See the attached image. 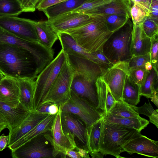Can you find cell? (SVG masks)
<instances>
[{
  "label": "cell",
  "instance_id": "6da1fadb",
  "mask_svg": "<svg viewBox=\"0 0 158 158\" xmlns=\"http://www.w3.org/2000/svg\"><path fill=\"white\" fill-rule=\"evenodd\" d=\"M0 71L5 77L17 80L35 79L37 74L35 58L28 50L6 43H0Z\"/></svg>",
  "mask_w": 158,
  "mask_h": 158
},
{
  "label": "cell",
  "instance_id": "7a4b0ae2",
  "mask_svg": "<svg viewBox=\"0 0 158 158\" xmlns=\"http://www.w3.org/2000/svg\"><path fill=\"white\" fill-rule=\"evenodd\" d=\"M95 16L89 23L64 32L89 53L102 51L104 44L113 33L108 29L103 15Z\"/></svg>",
  "mask_w": 158,
  "mask_h": 158
},
{
  "label": "cell",
  "instance_id": "3957f363",
  "mask_svg": "<svg viewBox=\"0 0 158 158\" xmlns=\"http://www.w3.org/2000/svg\"><path fill=\"white\" fill-rule=\"evenodd\" d=\"M99 152L104 155H110L117 158L123 147L128 142L141 134L136 129L109 123L102 118Z\"/></svg>",
  "mask_w": 158,
  "mask_h": 158
},
{
  "label": "cell",
  "instance_id": "277c9868",
  "mask_svg": "<svg viewBox=\"0 0 158 158\" xmlns=\"http://www.w3.org/2000/svg\"><path fill=\"white\" fill-rule=\"evenodd\" d=\"M133 26L129 19L123 27L113 32L104 44L102 51L112 64L128 61L131 57L130 46Z\"/></svg>",
  "mask_w": 158,
  "mask_h": 158
},
{
  "label": "cell",
  "instance_id": "5b68a950",
  "mask_svg": "<svg viewBox=\"0 0 158 158\" xmlns=\"http://www.w3.org/2000/svg\"><path fill=\"white\" fill-rule=\"evenodd\" d=\"M66 55L61 49L55 58L37 75L33 100L34 110L37 109L44 100L61 68Z\"/></svg>",
  "mask_w": 158,
  "mask_h": 158
},
{
  "label": "cell",
  "instance_id": "8992f818",
  "mask_svg": "<svg viewBox=\"0 0 158 158\" xmlns=\"http://www.w3.org/2000/svg\"><path fill=\"white\" fill-rule=\"evenodd\" d=\"M74 74L66 57L59 73L39 107L46 103L59 106L68 100L71 97V87Z\"/></svg>",
  "mask_w": 158,
  "mask_h": 158
},
{
  "label": "cell",
  "instance_id": "52a82bcc",
  "mask_svg": "<svg viewBox=\"0 0 158 158\" xmlns=\"http://www.w3.org/2000/svg\"><path fill=\"white\" fill-rule=\"evenodd\" d=\"M11 151L13 158H54L51 135L46 133L32 138Z\"/></svg>",
  "mask_w": 158,
  "mask_h": 158
},
{
  "label": "cell",
  "instance_id": "ba28073f",
  "mask_svg": "<svg viewBox=\"0 0 158 158\" xmlns=\"http://www.w3.org/2000/svg\"><path fill=\"white\" fill-rule=\"evenodd\" d=\"M4 43L23 48L33 56L38 68L42 69L52 60L53 49H48L39 43L31 42L19 38L8 32L0 27V43Z\"/></svg>",
  "mask_w": 158,
  "mask_h": 158
},
{
  "label": "cell",
  "instance_id": "9c48e42d",
  "mask_svg": "<svg viewBox=\"0 0 158 158\" xmlns=\"http://www.w3.org/2000/svg\"><path fill=\"white\" fill-rule=\"evenodd\" d=\"M59 109L61 111L69 112L76 115L86 126L92 125L103 117L96 109L71 91L70 98L60 106Z\"/></svg>",
  "mask_w": 158,
  "mask_h": 158
},
{
  "label": "cell",
  "instance_id": "30bf717a",
  "mask_svg": "<svg viewBox=\"0 0 158 158\" xmlns=\"http://www.w3.org/2000/svg\"><path fill=\"white\" fill-rule=\"evenodd\" d=\"M129 71L128 61H119L107 68H102L101 77L116 102L122 101L123 91Z\"/></svg>",
  "mask_w": 158,
  "mask_h": 158
},
{
  "label": "cell",
  "instance_id": "8fae6325",
  "mask_svg": "<svg viewBox=\"0 0 158 158\" xmlns=\"http://www.w3.org/2000/svg\"><path fill=\"white\" fill-rule=\"evenodd\" d=\"M35 21L16 16H1L0 17V27L21 39L39 43L35 26Z\"/></svg>",
  "mask_w": 158,
  "mask_h": 158
},
{
  "label": "cell",
  "instance_id": "7c38bea8",
  "mask_svg": "<svg viewBox=\"0 0 158 158\" xmlns=\"http://www.w3.org/2000/svg\"><path fill=\"white\" fill-rule=\"evenodd\" d=\"M61 111V110H60ZM60 119L63 131L77 145L85 149L86 125L77 117L69 112L61 111Z\"/></svg>",
  "mask_w": 158,
  "mask_h": 158
},
{
  "label": "cell",
  "instance_id": "4fadbf2b",
  "mask_svg": "<svg viewBox=\"0 0 158 158\" xmlns=\"http://www.w3.org/2000/svg\"><path fill=\"white\" fill-rule=\"evenodd\" d=\"M61 111L56 114L50 132L52 147V154L54 157L60 155L61 157H66L65 153L69 150H76L77 147L76 143L64 132L61 124Z\"/></svg>",
  "mask_w": 158,
  "mask_h": 158
},
{
  "label": "cell",
  "instance_id": "5bb4252c",
  "mask_svg": "<svg viewBox=\"0 0 158 158\" xmlns=\"http://www.w3.org/2000/svg\"><path fill=\"white\" fill-rule=\"evenodd\" d=\"M95 16L70 11L48 20L53 29L58 33L82 26L92 21Z\"/></svg>",
  "mask_w": 158,
  "mask_h": 158
},
{
  "label": "cell",
  "instance_id": "9a60e30c",
  "mask_svg": "<svg viewBox=\"0 0 158 158\" xmlns=\"http://www.w3.org/2000/svg\"><path fill=\"white\" fill-rule=\"evenodd\" d=\"M65 54L75 74L94 83H95L98 78L102 76V68L98 65L82 56Z\"/></svg>",
  "mask_w": 158,
  "mask_h": 158
},
{
  "label": "cell",
  "instance_id": "2e32d148",
  "mask_svg": "<svg viewBox=\"0 0 158 158\" xmlns=\"http://www.w3.org/2000/svg\"><path fill=\"white\" fill-rule=\"evenodd\" d=\"M131 155L136 153L154 158H158V142L141 135L128 142L123 148L122 152Z\"/></svg>",
  "mask_w": 158,
  "mask_h": 158
},
{
  "label": "cell",
  "instance_id": "e0dca14e",
  "mask_svg": "<svg viewBox=\"0 0 158 158\" xmlns=\"http://www.w3.org/2000/svg\"><path fill=\"white\" fill-rule=\"evenodd\" d=\"M71 90L98 111V100L95 83L91 82L82 76L75 73Z\"/></svg>",
  "mask_w": 158,
  "mask_h": 158
},
{
  "label": "cell",
  "instance_id": "ac0fdd59",
  "mask_svg": "<svg viewBox=\"0 0 158 158\" xmlns=\"http://www.w3.org/2000/svg\"><path fill=\"white\" fill-rule=\"evenodd\" d=\"M49 115L38 112L35 110L30 111L19 125L9 131L8 146L24 136Z\"/></svg>",
  "mask_w": 158,
  "mask_h": 158
},
{
  "label": "cell",
  "instance_id": "d6986e66",
  "mask_svg": "<svg viewBox=\"0 0 158 158\" xmlns=\"http://www.w3.org/2000/svg\"><path fill=\"white\" fill-rule=\"evenodd\" d=\"M132 4L130 0H112L108 3L81 13L91 16L121 14L130 19Z\"/></svg>",
  "mask_w": 158,
  "mask_h": 158
},
{
  "label": "cell",
  "instance_id": "ffe728a7",
  "mask_svg": "<svg viewBox=\"0 0 158 158\" xmlns=\"http://www.w3.org/2000/svg\"><path fill=\"white\" fill-rule=\"evenodd\" d=\"M142 22L133 25L130 46L131 56L143 55L150 52L151 38L144 32L142 27Z\"/></svg>",
  "mask_w": 158,
  "mask_h": 158
},
{
  "label": "cell",
  "instance_id": "44dd1931",
  "mask_svg": "<svg viewBox=\"0 0 158 158\" xmlns=\"http://www.w3.org/2000/svg\"><path fill=\"white\" fill-rule=\"evenodd\" d=\"M18 80L5 77L0 82V101L10 107H16L20 103Z\"/></svg>",
  "mask_w": 158,
  "mask_h": 158
},
{
  "label": "cell",
  "instance_id": "7402d4cb",
  "mask_svg": "<svg viewBox=\"0 0 158 158\" xmlns=\"http://www.w3.org/2000/svg\"><path fill=\"white\" fill-rule=\"evenodd\" d=\"M95 85L98 103V109L103 117L109 112L116 102L101 76L97 79Z\"/></svg>",
  "mask_w": 158,
  "mask_h": 158
},
{
  "label": "cell",
  "instance_id": "603a6c76",
  "mask_svg": "<svg viewBox=\"0 0 158 158\" xmlns=\"http://www.w3.org/2000/svg\"><path fill=\"white\" fill-rule=\"evenodd\" d=\"M20 103L16 107H13L0 101V113L6 119L10 131L16 127L29 112Z\"/></svg>",
  "mask_w": 158,
  "mask_h": 158
},
{
  "label": "cell",
  "instance_id": "cb8c5ba5",
  "mask_svg": "<svg viewBox=\"0 0 158 158\" xmlns=\"http://www.w3.org/2000/svg\"><path fill=\"white\" fill-rule=\"evenodd\" d=\"M58 34L62 49L65 54L82 56L96 64L95 56L81 47L69 34L64 32Z\"/></svg>",
  "mask_w": 158,
  "mask_h": 158
},
{
  "label": "cell",
  "instance_id": "d4e9b609",
  "mask_svg": "<svg viewBox=\"0 0 158 158\" xmlns=\"http://www.w3.org/2000/svg\"><path fill=\"white\" fill-rule=\"evenodd\" d=\"M35 26L39 43L48 49H53L54 44L59 40L58 34L53 29L48 20L35 21Z\"/></svg>",
  "mask_w": 158,
  "mask_h": 158
},
{
  "label": "cell",
  "instance_id": "484cf974",
  "mask_svg": "<svg viewBox=\"0 0 158 158\" xmlns=\"http://www.w3.org/2000/svg\"><path fill=\"white\" fill-rule=\"evenodd\" d=\"M35 78H27L18 79L19 88V102L27 110H34L33 106L35 80Z\"/></svg>",
  "mask_w": 158,
  "mask_h": 158
},
{
  "label": "cell",
  "instance_id": "4316f807",
  "mask_svg": "<svg viewBox=\"0 0 158 158\" xmlns=\"http://www.w3.org/2000/svg\"><path fill=\"white\" fill-rule=\"evenodd\" d=\"M56 114L48 115L24 136L13 144L8 146L9 148L11 151L14 150L32 138L50 131Z\"/></svg>",
  "mask_w": 158,
  "mask_h": 158
},
{
  "label": "cell",
  "instance_id": "83f0119b",
  "mask_svg": "<svg viewBox=\"0 0 158 158\" xmlns=\"http://www.w3.org/2000/svg\"><path fill=\"white\" fill-rule=\"evenodd\" d=\"M102 118L107 122L134 128L139 131L146 127L149 123L147 120L140 116L137 118H127L110 113L107 114Z\"/></svg>",
  "mask_w": 158,
  "mask_h": 158
},
{
  "label": "cell",
  "instance_id": "f1b7e54d",
  "mask_svg": "<svg viewBox=\"0 0 158 158\" xmlns=\"http://www.w3.org/2000/svg\"><path fill=\"white\" fill-rule=\"evenodd\" d=\"M86 0H67L48 7L43 12L48 19H51L73 10L81 6Z\"/></svg>",
  "mask_w": 158,
  "mask_h": 158
},
{
  "label": "cell",
  "instance_id": "f546056e",
  "mask_svg": "<svg viewBox=\"0 0 158 158\" xmlns=\"http://www.w3.org/2000/svg\"><path fill=\"white\" fill-rule=\"evenodd\" d=\"M101 119L91 125L86 126L85 148L89 152H99Z\"/></svg>",
  "mask_w": 158,
  "mask_h": 158
},
{
  "label": "cell",
  "instance_id": "4dcf8cb0",
  "mask_svg": "<svg viewBox=\"0 0 158 158\" xmlns=\"http://www.w3.org/2000/svg\"><path fill=\"white\" fill-rule=\"evenodd\" d=\"M140 87L127 76L123 87L122 101L130 106H136L140 102Z\"/></svg>",
  "mask_w": 158,
  "mask_h": 158
},
{
  "label": "cell",
  "instance_id": "1f68e13d",
  "mask_svg": "<svg viewBox=\"0 0 158 158\" xmlns=\"http://www.w3.org/2000/svg\"><path fill=\"white\" fill-rule=\"evenodd\" d=\"M158 72L153 68L148 72L145 81L140 87L139 94L148 98H151L153 94L158 89Z\"/></svg>",
  "mask_w": 158,
  "mask_h": 158
},
{
  "label": "cell",
  "instance_id": "d6a6232c",
  "mask_svg": "<svg viewBox=\"0 0 158 158\" xmlns=\"http://www.w3.org/2000/svg\"><path fill=\"white\" fill-rule=\"evenodd\" d=\"M23 12L19 0H0V17L17 16Z\"/></svg>",
  "mask_w": 158,
  "mask_h": 158
},
{
  "label": "cell",
  "instance_id": "836d02e7",
  "mask_svg": "<svg viewBox=\"0 0 158 158\" xmlns=\"http://www.w3.org/2000/svg\"><path fill=\"white\" fill-rule=\"evenodd\" d=\"M108 113L124 117L137 118L140 117L131 106L122 101L116 102Z\"/></svg>",
  "mask_w": 158,
  "mask_h": 158
},
{
  "label": "cell",
  "instance_id": "e575fe53",
  "mask_svg": "<svg viewBox=\"0 0 158 158\" xmlns=\"http://www.w3.org/2000/svg\"><path fill=\"white\" fill-rule=\"evenodd\" d=\"M103 16L108 29L113 32L123 27L130 19L127 16L121 14H113Z\"/></svg>",
  "mask_w": 158,
  "mask_h": 158
},
{
  "label": "cell",
  "instance_id": "d590c367",
  "mask_svg": "<svg viewBox=\"0 0 158 158\" xmlns=\"http://www.w3.org/2000/svg\"><path fill=\"white\" fill-rule=\"evenodd\" d=\"M151 61L150 52L145 54L132 56L128 61L130 70L141 69L145 70V63Z\"/></svg>",
  "mask_w": 158,
  "mask_h": 158
},
{
  "label": "cell",
  "instance_id": "8d00e7d4",
  "mask_svg": "<svg viewBox=\"0 0 158 158\" xmlns=\"http://www.w3.org/2000/svg\"><path fill=\"white\" fill-rule=\"evenodd\" d=\"M131 18L133 25L142 22L149 14L143 8L134 3L132 4L130 9Z\"/></svg>",
  "mask_w": 158,
  "mask_h": 158
},
{
  "label": "cell",
  "instance_id": "74e56055",
  "mask_svg": "<svg viewBox=\"0 0 158 158\" xmlns=\"http://www.w3.org/2000/svg\"><path fill=\"white\" fill-rule=\"evenodd\" d=\"M142 27L145 34L150 38L158 35V23L147 16L142 22Z\"/></svg>",
  "mask_w": 158,
  "mask_h": 158
},
{
  "label": "cell",
  "instance_id": "f35d334b",
  "mask_svg": "<svg viewBox=\"0 0 158 158\" xmlns=\"http://www.w3.org/2000/svg\"><path fill=\"white\" fill-rule=\"evenodd\" d=\"M112 0H86L81 6L71 11L81 12L108 3Z\"/></svg>",
  "mask_w": 158,
  "mask_h": 158
},
{
  "label": "cell",
  "instance_id": "ab89813d",
  "mask_svg": "<svg viewBox=\"0 0 158 158\" xmlns=\"http://www.w3.org/2000/svg\"><path fill=\"white\" fill-rule=\"evenodd\" d=\"M148 72L143 69H133L130 70L129 76L132 81L140 87L145 81Z\"/></svg>",
  "mask_w": 158,
  "mask_h": 158
},
{
  "label": "cell",
  "instance_id": "60d3db41",
  "mask_svg": "<svg viewBox=\"0 0 158 158\" xmlns=\"http://www.w3.org/2000/svg\"><path fill=\"white\" fill-rule=\"evenodd\" d=\"M158 35L151 38V44L150 53L151 61L153 68L157 72L158 71Z\"/></svg>",
  "mask_w": 158,
  "mask_h": 158
},
{
  "label": "cell",
  "instance_id": "b9f144b4",
  "mask_svg": "<svg viewBox=\"0 0 158 158\" xmlns=\"http://www.w3.org/2000/svg\"><path fill=\"white\" fill-rule=\"evenodd\" d=\"M59 110V106L55 104L46 103L41 105L35 110L40 113L55 114Z\"/></svg>",
  "mask_w": 158,
  "mask_h": 158
},
{
  "label": "cell",
  "instance_id": "7bdbcfd3",
  "mask_svg": "<svg viewBox=\"0 0 158 158\" xmlns=\"http://www.w3.org/2000/svg\"><path fill=\"white\" fill-rule=\"evenodd\" d=\"M92 53L96 57L98 65L101 67L107 68L113 64L105 55L102 51H98Z\"/></svg>",
  "mask_w": 158,
  "mask_h": 158
},
{
  "label": "cell",
  "instance_id": "ee69618b",
  "mask_svg": "<svg viewBox=\"0 0 158 158\" xmlns=\"http://www.w3.org/2000/svg\"><path fill=\"white\" fill-rule=\"evenodd\" d=\"M131 106L139 114H144L149 118L155 111V110L149 102L148 103H147L145 102L144 105L140 107Z\"/></svg>",
  "mask_w": 158,
  "mask_h": 158
},
{
  "label": "cell",
  "instance_id": "f6af8a7d",
  "mask_svg": "<svg viewBox=\"0 0 158 158\" xmlns=\"http://www.w3.org/2000/svg\"><path fill=\"white\" fill-rule=\"evenodd\" d=\"M41 0H20L23 12H34Z\"/></svg>",
  "mask_w": 158,
  "mask_h": 158
},
{
  "label": "cell",
  "instance_id": "bcb514c9",
  "mask_svg": "<svg viewBox=\"0 0 158 158\" xmlns=\"http://www.w3.org/2000/svg\"><path fill=\"white\" fill-rule=\"evenodd\" d=\"M150 13L147 17L158 23V0H152Z\"/></svg>",
  "mask_w": 158,
  "mask_h": 158
},
{
  "label": "cell",
  "instance_id": "7dc6e473",
  "mask_svg": "<svg viewBox=\"0 0 158 158\" xmlns=\"http://www.w3.org/2000/svg\"><path fill=\"white\" fill-rule=\"evenodd\" d=\"M59 3L58 0H41L37 4L36 9L43 12L48 8Z\"/></svg>",
  "mask_w": 158,
  "mask_h": 158
},
{
  "label": "cell",
  "instance_id": "c3c4849f",
  "mask_svg": "<svg viewBox=\"0 0 158 158\" xmlns=\"http://www.w3.org/2000/svg\"><path fill=\"white\" fill-rule=\"evenodd\" d=\"M130 0L133 3L135 4L142 7L147 12L149 15L151 12L150 5L145 0Z\"/></svg>",
  "mask_w": 158,
  "mask_h": 158
},
{
  "label": "cell",
  "instance_id": "681fc988",
  "mask_svg": "<svg viewBox=\"0 0 158 158\" xmlns=\"http://www.w3.org/2000/svg\"><path fill=\"white\" fill-rule=\"evenodd\" d=\"M9 135H5L3 134L0 136V151H2L8 144Z\"/></svg>",
  "mask_w": 158,
  "mask_h": 158
},
{
  "label": "cell",
  "instance_id": "f907efd6",
  "mask_svg": "<svg viewBox=\"0 0 158 158\" xmlns=\"http://www.w3.org/2000/svg\"><path fill=\"white\" fill-rule=\"evenodd\" d=\"M149 122L154 124L158 128V110H155L154 112L149 117Z\"/></svg>",
  "mask_w": 158,
  "mask_h": 158
},
{
  "label": "cell",
  "instance_id": "816d5d0a",
  "mask_svg": "<svg viewBox=\"0 0 158 158\" xmlns=\"http://www.w3.org/2000/svg\"><path fill=\"white\" fill-rule=\"evenodd\" d=\"M67 156L73 158H82L78 151L75 149L69 150L67 151L65 153Z\"/></svg>",
  "mask_w": 158,
  "mask_h": 158
},
{
  "label": "cell",
  "instance_id": "f5cc1de1",
  "mask_svg": "<svg viewBox=\"0 0 158 158\" xmlns=\"http://www.w3.org/2000/svg\"><path fill=\"white\" fill-rule=\"evenodd\" d=\"M6 128H8V123L4 117L0 113V133Z\"/></svg>",
  "mask_w": 158,
  "mask_h": 158
},
{
  "label": "cell",
  "instance_id": "db71d44e",
  "mask_svg": "<svg viewBox=\"0 0 158 158\" xmlns=\"http://www.w3.org/2000/svg\"><path fill=\"white\" fill-rule=\"evenodd\" d=\"M79 152L82 158H89V153L86 149L80 147H77L76 149Z\"/></svg>",
  "mask_w": 158,
  "mask_h": 158
},
{
  "label": "cell",
  "instance_id": "11a10c76",
  "mask_svg": "<svg viewBox=\"0 0 158 158\" xmlns=\"http://www.w3.org/2000/svg\"><path fill=\"white\" fill-rule=\"evenodd\" d=\"M92 158H103L104 155L100 152H89Z\"/></svg>",
  "mask_w": 158,
  "mask_h": 158
},
{
  "label": "cell",
  "instance_id": "9f6ffc18",
  "mask_svg": "<svg viewBox=\"0 0 158 158\" xmlns=\"http://www.w3.org/2000/svg\"><path fill=\"white\" fill-rule=\"evenodd\" d=\"M158 91H156L153 94L151 99L156 106L158 107Z\"/></svg>",
  "mask_w": 158,
  "mask_h": 158
},
{
  "label": "cell",
  "instance_id": "6f0895ef",
  "mask_svg": "<svg viewBox=\"0 0 158 158\" xmlns=\"http://www.w3.org/2000/svg\"><path fill=\"white\" fill-rule=\"evenodd\" d=\"M144 68L145 70L146 71L148 72L150 71L153 68L151 61H150L146 62L145 64Z\"/></svg>",
  "mask_w": 158,
  "mask_h": 158
},
{
  "label": "cell",
  "instance_id": "680465c9",
  "mask_svg": "<svg viewBox=\"0 0 158 158\" xmlns=\"http://www.w3.org/2000/svg\"><path fill=\"white\" fill-rule=\"evenodd\" d=\"M5 77L0 71V82Z\"/></svg>",
  "mask_w": 158,
  "mask_h": 158
},
{
  "label": "cell",
  "instance_id": "91938a15",
  "mask_svg": "<svg viewBox=\"0 0 158 158\" xmlns=\"http://www.w3.org/2000/svg\"><path fill=\"white\" fill-rule=\"evenodd\" d=\"M147 2H148L150 5L151 2L152 0H145Z\"/></svg>",
  "mask_w": 158,
  "mask_h": 158
},
{
  "label": "cell",
  "instance_id": "94428289",
  "mask_svg": "<svg viewBox=\"0 0 158 158\" xmlns=\"http://www.w3.org/2000/svg\"><path fill=\"white\" fill-rule=\"evenodd\" d=\"M59 2H63V1H65L66 0H58Z\"/></svg>",
  "mask_w": 158,
  "mask_h": 158
},
{
  "label": "cell",
  "instance_id": "6125c7cd",
  "mask_svg": "<svg viewBox=\"0 0 158 158\" xmlns=\"http://www.w3.org/2000/svg\"></svg>",
  "mask_w": 158,
  "mask_h": 158
}]
</instances>
